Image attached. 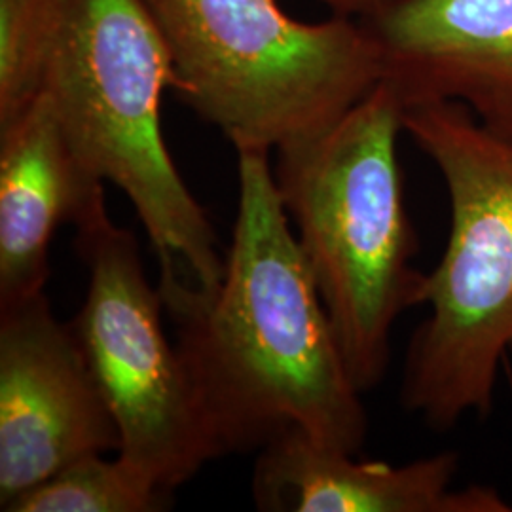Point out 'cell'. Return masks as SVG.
I'll list each match as a JSON object with an SVG mask.
<instances>
[{
	"instance_id": "1",
	"label": "cell",
	"mask_w": 512,
	"mask_h": 512,
	"mask_svg": "<svg viewBox=\"0 0 512 512\" xmlns=\"http://www.w3.org/2000/svg\"><path fill=\"white\" fill-rule=\"evenodd\" d=\"M238 211L213 293L167 308L220 458L287 431L359 454L355 385L275 184L270 150L239 148Z\"/></svg>"
},
{
	"instance_id": "2",
	"label": "cell",
	"mask_w": 512,
	"mask_h": 512,
	"mask_svg": "<svg viewBox=\"0 0 512 512\" xmlns=\"http://www.w3.org/2000/svg\"><path fill=\"white\" fill-rule=\"evenodd\" d=\"M38 65L40 92L80 162L118 186L143 222L164 306L213 293L224 258L165 145L162 99L175 80L147 0H42Z\"/></svg>"
},
{
	"instance_id": "3",
	"label": "cell",
	"mask_w": 512,
	"mask_h": 512,
	"mask_svg": "<svg viewBox=\"0 0 512 512\" xmlns=\"http://www.w3.org/2000/svg\"><path fill=\"white\" fill-rule=\"evenodd\" d=\"M404 105L385 82L332 128L277 148L275 184L355 385L382 384L391 334L425 274L404 200Z\"/></svg>"
},
{
	"instance_id": "4",
	"label": "cell",
	"mask_w": 512,
	"mask_h": 512,
	"mask_svg": "<svg viewBox=\"0 0 512 512\" xmlns=\"http://www.w3.org/2000/svg\"><path fill=\"white\" fill-rule=\"evenodd\" d=\"M403 128L439 167L450 236L423 279L429 315L408 346L401 403L450 431L490 414L499 366L512 357V143L452 101L406 107Z\"/></svg>"
},
{
	"instance_id": "5",
	"label": "cell",
	"mask_w": 512,
	"mask_h": 512,
	"mask_svg": "<svg viewBox=\"0 0 512 512\" xmlns=\"http://www.w3.org/2000/svg\"><path fill=\"white\" fill-rule=\"evenodd\" d=\"M173 90L239 148L277 150L332 128L384 78L363 19L296 21L277 0H147Z\"/></svg>"
},
{
	"instance_id": "6",
	"label": "cell",
	"mask_w": 512,
	"mask_h": 512,
	"mask_svg": "<svg viewBox=\"0 0 512 512\" xmlns=\"http://www.w3.org/2000/svg\"><path fill=\"white\" fill-rule=\"evenodd\" d=\"M88 291L73 329L120 431L118 454L165 492L220 458L164 300L145 274L139 241L107 207L76 226Z\"/></svg>"
},
{
	"instance_id": "7",
	"label": "cell",
	"mask_w": 512,
	"mask_h": 512,
	"mask_svg": "<svg viewBox=\"0 0 512 512\" xmlns=\"http://www.w3.org/2000/svg\"><path fill=\"white\" fill-rule=\"evenodd\" d=\"M120 431L71 323L44 294L0 308V511Z\"/></svg>"
},
{
	"instance_id": "8",
	"label": "cell",
	"mask_w": 512,
	"mask_h": 512,
	"mask_svg": "<svg viewBox=\"0 0 512 512\" xmlns=\"http://www.w3.org/2000/svg\"><path fill=\"white\" fill-rule=\"evenodd\" d=\"M366 25L404 109L461 103L512 143V0H391Z\"/></svg>"
},
{
	"instance_id": "9",
	"label": "cell",
	"mask_w": 512,
	"mask_h": 512,
	"mask_svg": "<svg viewBox=\"0 0 512 512\" xmlns=\"http://www.w3.org/2000/svg\"><path fill=\"white\" fill-rule=\"evenodd\" d=\"M302 431L258 450L253 501L262 512H509L494 488H454L458 456L442 452L401 467L361 461Z\"/></svg>"
},
{
	"instance_id": "10",
	"label": "cell",
	"mask_w": 512,
	"mask_h": 512,
	"mask_svg": "<svg viewBox=\"0 0 512 512\" xmlns=\"http://www.w3.org/2000/svg\"><path fill=\"white\" fill-rule=\"evenodd\" d=\"M103 184L44 93L0 126V308L44 294L55 232L107 207Z\"/></svg>"
},
{
	"instance_id": "11",
	"label": "cell",
	"mask_w": 512,
	"mask_h": 512,
	"mask_svg": "<svg viewBox=\"0 0 512 512\" xmlns=\"http://www.w3.org/2000/svg\"><path fill=\"white\" fill-rule=\"evenodd\" d=\"M78 459L16 497L4 512H158L171 494L118 454Z\"/></svg>"
},
{
	"instance_id": "12",
	"label": "cell",
	"mask_w": 512,
	"mask_h": 512,
	"mask_svg": "<svg viewBox=\"0 0 512 512\" xmlns=\"http://www.w3.org/2000/svg\"><path fill=\"white\" fill-rule=\"evenodd\" d=\"M42 0H0V126L40 93Z\"/></svg>"
},
{
	"instance_id": "13",
	"label": "cell",
	"mask_w": 512,
	"mask_h": 512,
	"mask_svg": "<svg viewBox=\"0 0 512 512\" xmlns=\"http://www.w3.org/2000/svg\"><path fill=\"white\" fill-rule=\"evenodd\" d=\"M319 2L329 6L334 16L368 21L376 18L391 0H319Z\"/></svg>"
}]
</instances>
